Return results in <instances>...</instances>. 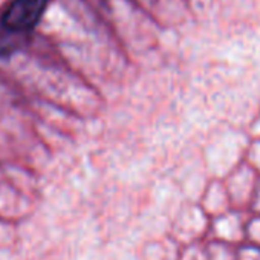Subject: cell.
Returning a JSON list of instances; mask_svg holds the SVG:
<instances>
[{
	"label": "cell",
	"instance_id": "obj_1",
	"mask_svg": "<svg viewBox=\"0 0 260 260\" xmlns=\"http://www.w3.org/2000/svg\"><path fill=\"white\" fill-rule=\"evenodd\" d=\"M48 0H14L4 14V26L22 32L32 29L43 16Z\"/></svg>",
	"mask_w": 260,
	"mask_h": 260
}]
</instances>
